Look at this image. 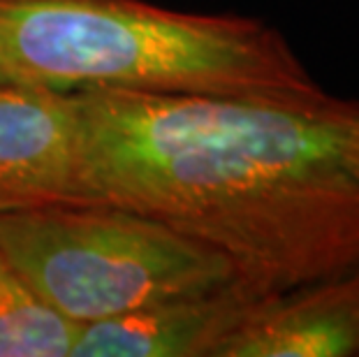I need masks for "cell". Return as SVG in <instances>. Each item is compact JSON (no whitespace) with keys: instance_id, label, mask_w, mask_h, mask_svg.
Wrapping results in <instances>:
<instances>
[{"instance_id":"cell-1","label":"cell","mask_w":359,"mask_h":357,"mask_svg":"<svg viewBox=\"0 0 359 357\" xmlns=\"http://www.w3.org/2000/svg\"><path fill=\"white\" fill-rule=\"evenodd\" d=\"M72 102L79 202L163 220L264 295L359 264V102L109 90Z\"/></svg>"},{"instance_id":"cell-2","label":"cell","mask_w":359,"mask_h":357,"mask_svg":"<svg viewBox=\"0 0 359 357\" xmlns=\"http://www.w3.org/2000/svg\"><path fill=\"white\" fill-rule=\"evenodd\" d=\"M0 83L77 93L213 95L330 107L276 28L147 0H0Z\"/></svg>"},{"instance_id":"cell-3","label":"cell","mask_w":359,"mask_h":357,"mask_svg":"<svg viewBox=\"0 0 359 357\" xmlns=\"http://www.w3.org/2000/svg\"><path fill=\"white\" fill-rule=\"evenodd\" d=\"M0 253L79 325L239 278L216 248L111 202H49L0 214Z\"/></svg>"},{"instance_id":"cell-4","label":"cell","mask_w":359,"mask_h":357,"mask_svg":"<svg viewBox=\"0 0 359 357\" xmlns=\"http://www.w3.org/2000/svg\"><path fill=\"white\" fill-rule=\"evenodd\" d=\"M359 355V264L259 295L213 357Z\"/></svg>"},{"instance_id":"cell-5","label":"cell","mask_w":359,"mask_h":357,"mask_svg":"<svg viewBox=\"0 0 359 357\" xmlns=\"http://www.w3.org/2000/svg\"><path fill=\"white\" fill-rule=\"evenodd\" d=\"M79 202L72 95L0 83V214Z\"/></svg>"},{"instance_id":"cell-6","label":"cell","mask_w":359,"mask_h":357,"mask_svg":"<svg viewBox=\"0 0 359 357\" xmlns=\"http://www.w3.org/2000/svg\"><path fill=\"white\" fill-rule=\"evenodd\" d=\"M259 295L264 292L236 278L216 290L81 325L72 357H213Z\"/></svg>"},{"instance_id":"cell-7","label":"cell","mask_w":359,"mask_h":357,"mask_svg":"<svg viewBox=\"0 0 359 357\" xmlns=\"http://www.w3.org/2000/svg\"><path fill=\"white\" fill-rule=\"evenodd\" d=\"M79 332L0 253V357H72Z\"/></svg>"},{"instance_id":"cell-8","label":"cell","mask_w":359,"mask_h":357,"mask_svg":"<svg viewBox=\"0 0 359 357\" xmlns=\"http://www.w3.org/2000/svg\"><path fill=\"white\" fill-rule=\"evenodd\" d=\"M355 156H357V163H359V123H357V133H355Z\"/></svg>"}]
</instances>
